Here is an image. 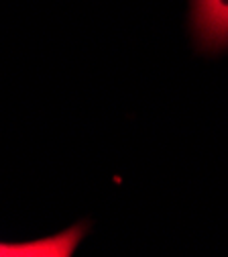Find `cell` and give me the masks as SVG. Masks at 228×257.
<instances>
[{
    "instance_id": "obj_1",
    "label": "cell",
    "mask_w": 228,
    "mask_h": 257,
    "mask_svg": "<svg viewBox=\"0 0 228 257\" xmlns=\"http://www.w3.org/2000/svg\"><path fill=\"white\" fill-rule=\"evenodd\" d=\"M84 235H86V224L78 222L57 235L37 241H27V243L0 241V257H74Z\"/></svg>"
},
{
    "instance_id": "obj_2",
    "label": "cell",
    "mask_w": 228,
    "mask_h": 257,
    "mask_svg": "<svg viewBox=\"0 0 228 257\" xmlns=\"http://www.w3.org/2000/svg\"><path fill=\"white\" fill-rule=\"evenodd\" d=\"M195 27L210 47L228 43V0H195Z\"/></svg>"
}]
</instances>
